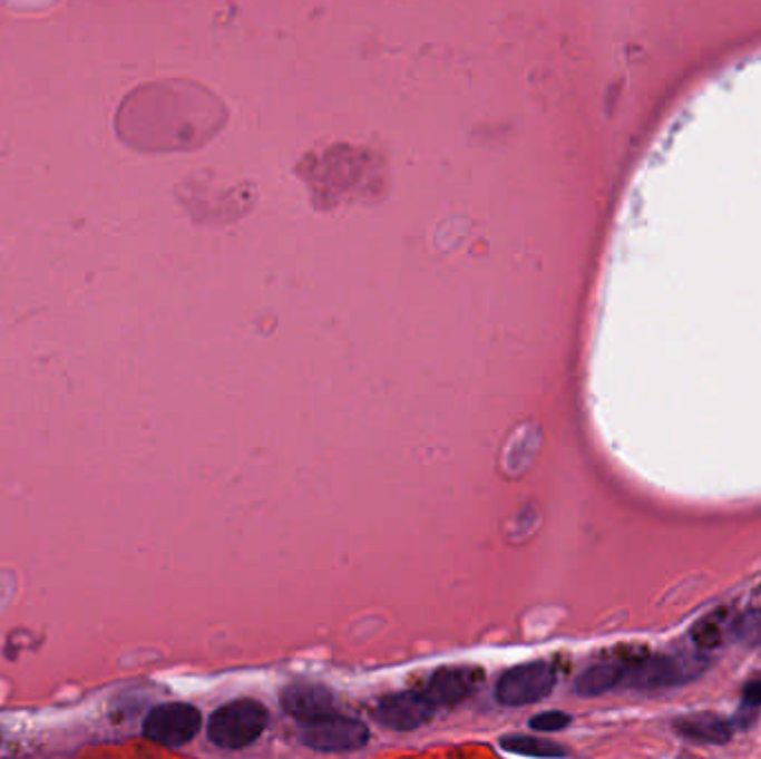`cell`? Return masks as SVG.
Returning <instances> with one entry per match:
<instances>
[{"label": "cell", "mask_w": 761, "mask_h": 759, "mask_svg": "<svg viewBox=\"0 0 761 759\" xmlns=\"http://www.w3.org/2000/svg\"><path fill=\"white\" fill-rule=\"evenodd\" d=\"M267 709L254 700H236L221 707L207 724V738L230 751H238L256 742L267 727Z\"/></svg>", "instance_id": "6da1fadb"}, {"label": "cell", "mask_w": 761, "mask_h": 759, "mask_svg": "<svg viewBox=\"0 0 761 759\" xmlns=\"http://www.w3.org/2000/svg\"><path fill=\"white\" fill-rule=\"evenodd\" d=\"M299 740L321 753H345L365 747L370 731L359 720L330 713L310 722H301Z\"/></svg>", "instance_id": "7a4b0ae2"}, {"label": "cell", "mask_w": 761, "mask_h": 759, "mask_svg": "<svg viewBox=\"0 0 761 759\" xmlns=\"http://www.w3.org/2000/svg\"><path fill=\"white\" fill-rule=\"evenodd\" d=\"M557 671L548 662H528L508 671L497 684V700L506 707L535 704L553 693Z\"/></svg>", "instance_id": "3957f363"}, {"label": "cell", "mask_w": 761, "mask_h": 759, "mask_svg": "<svg viewBox=\"0 0 761 759\" xmlns=\"http://www.w3.org/2000/svg\"><path fill=\"white\" fill-rule=\"evenodd\" d=\"M201 731V713L189 704H163L154 709L143 727L147 740L160 747H185Z\"/></svg>", "instance_id": "277c9868"}, {"label": "cell", "mask_w": 761, "mask_h": 759, "mask_svg": "<svg viewBox=\"0 0 761 759\" xmlns=\"http://www.w3.org/2000/svg\"><path fill=\"white\" fill-rule=\"evenodd\" d=\"M702 666L695 664V660L684 658H651L644 662H637L635 666H626L624 682L635 689H664V687H677L695 678Z\"/></svg>", "instance_id": "5b68a950"}, {"label": "cell", "mask_w": 761, "mask_h": 759, "mask_svg": "<svg viewBox=\"0 0 761 759\" xmlns=\"http://www.w3.org/2000/svg\"><path fill=\"white\" fill-rule=\"evenodd\" d=\"M435 711L437 707L423 691H406L383 698L377 707V720L392 731H414L423 727Z\"/></svg>", "instance_id": "8992f818"}, {"label": "cell", "mask_w": 761, "mask_h": 759, "mask_svg": "<svg viewBox=\"0 0 761 759\" xmlns=\"http://www.w3.org/2000/svg\"><path fill=\"white\" fill-rule=\"evenodd\" d=\"M484 673L472 666H450L437 671L430 682L426 684L423 693L428 700L439 707H457L459 702L468 700L481 684Z\"/></svg>", "instance_id": "52a82bcc"}, {"label": "cell", "mask_w": 761, "mask_h": 759, "mask_svg": "<svg viewBox=\"0 0 761 759\" xmlns=\"http://www.w3.org/2000/svg\"><path fill=\"white\" fill-rule=\"evenodd\" d=\"M281 704L285 713H290L299 722H310V720L336 713L334 709L336 702H334L332 691L321 684H308V682L290 684L281 693Z\"/></svg>", "instance_id": "ba28073f"}, {"label": "cell", "mask_w": 761, "mask_h": 759, "mask_svg": "<svg viewBox=\"0 0 761 759\" xmlns=\"http://www.w3.org/2000/svg\"><path fill=\"white\" fill-rule=\"evenodd\" d=\"M675 731L697 745H726L731 740L729 724L711 713L686 716L675 722Z\"/></svg>", "instance_id": "9c48e42d"}, {"label": "cell", "mask_w": 761, "mask_h": 759, "mask_svg": "<svg viewBox=\"0 0 761 759\" xmlns=\"http://www.w3.org/2000/svg\"><path fill=\"white\" fill-rule=\"evenodd\" d=\"M624 675H626V666L617 664V662H602L591 666L588 671H584L575 684V691L584 698H595V695H604L608 691H613L615 687L624 684Z\"/></svg>", "instance_id": "30bf717a"}, {"label": "cell", "mask_w": 761, "mask_h": 759, "mask_svg": "<svg viewBox=\"0 0 761 759\" xmlns=\"http://www.w3.org/2000/svg\"><path fill=\"white\" fill-rule=\"evenodd\" d=\"M501 749L510 751L515 756H526V758H564L566 751L557 745L526 738V736H506L501 740Z\"/></svg>", "instance_id": "8fae6325"}, {"label": "cell", "mask_w": 761, "mask_h": 759, "mask_svg": "<svg viewBox=\"0 0 761 759\" xmlns=\"http://www.w3.org/2000/svg\"><path fill=\"white\" fill-rule=\"evenodd\" d=\"M570 724V718L566 713L559 711H548L542 716H535L530 720V727L535 731H544V733H555V731H564Z\"/></svg>", "instance_id": "7c38bea8"}, {"label": "cell", "mask_w": 761, "mask_h": 759, "mask_svg": "<svg viewBox=\"0 0 761 759\" xmlns=\"http://www.w3.org/2000/svg\"><path fill=\"white\" fill-rule=\"evenodd\" d=\"M740 635L753 644L761 646V617L760 615H751L742 622L740 626Z\"/></svg>", "instance_id": "4fadbf2b"}, {"label": "cell", "mask_w": 761, "mask_h": 759, "mask_svg": "<svg viewBox=\"0 0 761 759\" xmlns=\"http://www.w3.org/2000/svg\"><path fill=\"white\" fill-rule=\"evenodd\" d=\"M744 704L751 707V709L761 707V678L760 680H753V682L744 689Z\"/></svg>", "instance_id": "5bb4252c"}]
</instances>
